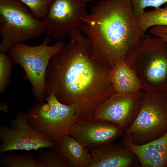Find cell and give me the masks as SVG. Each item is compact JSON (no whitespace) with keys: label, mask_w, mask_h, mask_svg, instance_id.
I'll use <instances>...</instances> for the list:
<instances>
[{"label":"cell","mask_w":167,"mask_h":167,"mask_svg":"<svg viewBox=\"0 0 167 167\" xmlns=\"http://www.w3.org/2000/svg\"><path fill=\"white\" fill-rule=\"evenodd\" d=\"M91 153L92 161L89 167H141L136 155L121 142H112Z\"/></svg>","instance_id":"13"},{"label":"cell","mask_w":167,"mask_h":167,"mask_svg":"<svg viewBox=\"0 0 167 167\" xmlns=\"http://www.w3.org/2000/svg\"><path fill=\"white\" fill-rule=\"evenodd\" d=\"M0 154L16 150H36L55 147L56 143L37 132L30 126L27 113L19 112L10 127H0Z\"/></svg>","instance_id":"9"},{"label":"cell","mask_w":167,"mask_h":167,"mask_svg":"<svg viewBox=\"0 0 167 167\" xmlns=\"http://www.w3.org/2000/svg\"><path fill=\"white\" fill-rule=\"evenodd\" d=\"M45 101L46 103L38 102L28 109L29 122L36 131L56 143L68 134L78 119L74 108L60 102L54 93L46 97Z\"/></svg>","instance_id":"7"},{"label":"cell","mask_w":167,"mask_h":167,"mask_svg":"<svg viewBox=\"0 0 167 167\" xmlns=\"http://www.w3.org/2000/svg\"><path fill=\"white\" fill-rule=\"evenodd\" d=\"M143 91L167 92V43L145 35L128 53L125 59Z\"/></svg>","instance_id":"3"},{"label":"cell","mask_w":167,"mask_h":167,"mask_svg":"<svg viewBox=\"0 0 167 167\" xmlns=\"http://www.w3.org/2000/svg\"><path fill=\"white\" fill-rule=\"evenodd\" d=\"M45 30L43 21L34 17L20 0H0V52L15 44L36 39Z\"/></svg>","instance_id":"4"},{"label":"cell","mask_w":167,"mask_h":167,"mask_svg":"<svg viewBox=\"0 0 167 167\" xmlns=\"http://www.w3.org/2000/svg\"><path fill=\"white\" fill-rule=\"evenodd\" d=\"M71 37L67 45L49 62L45 74V95L47 97L54 93L60 102L73 107L79 119L91 117L95 109L109 98L99 92V87L100 85L113 88L111 72L100 75L111 71L99 74L112 68L99 73L95 66L102 58L92 50L87 38L79 32Z\"/></svg>","instance_id":"1"},{"label":"cell","mask_w":167,"mask_h":167,"mask_svg":"<svg viewBox=\"0 0 167 167\" xmlns=\"http://www.w3.org/2000/svg\"><path fill=\"white\" fill-rule=\"evenodd\" d=\"M50 41V38L47 36L37 46L18 43L7 52L13 64H19L24 70V78L31 84L34 99L38 102H44L46 98L45 77L49 62L65 45L62 40L51 46L49 45Z\"/></svg>","instance_id":"5"},{"label":"cell","mask_w":167,"mask_h":167,"mask_svg":"<svg viewBox=\"0 0 167 167\" xmlns=\"http://www.w3.org/2000/svg\"><path fill=\"white\" fill-rule=\"evenodd\" d=\"M143 91L127 94L113 93L96 109L91 117L113 122L123 132L131 125L139 112Z\"/></svg>","instance_id":"11"},{"label":"cell","mask_w":167,"mask_h":167,"mask_svg":"<svg viewBox=\"0 0 167 167\" xmlns=\"http://www.w3.org/2000/svg\"><path fill=\"white\" fill-rule=\"evenodd\" d=\"M82 31L92 50L112 67L145 36L137 27L131 0H101L88 14Z\"/></svg>","instance_id":"2"},{"label":"cell","mask_w":167,"mask_h":167,"mask_svg":"<svg viewBox=\"0 0 167 167\" xmlns=\"http://www.w3.org/2000/svg\"><path fill=\"white\" fill-rule=\"evenodd\" d=\"M124 132L131 136L132 142L144 144L167 132V92L143 91L138 114Z\"/></svg>","instance_id":"6"},{"label":"cell","mask_w":167,"mask_h":167,"mask_svg":"<svg viewBox=\"0 0 167 167\" xmlns=\"http://www.w3.org/2000/svg\"><path fill=\"white\" fill-rule=\"evenodd\" d=\"M36 161L38 167H70L66 161L55 148L40 150Z\"/></svg>","instance_id":"17"},{"label":"cell","mask_w":167,"mask_h":167,"mask_svg":"<svg viewBox=\"0 0 167 167\" xmlns=\"http://www.w3.org/2000/svg\"><path fill=\"white\" fill-rule=\"evenodd\" d=\"M120 142L139 158L142 167H167V132L161 137L147 143L138 145L131 136L123 132Z\"/></svg>","instance_id":"12"},{"label":"cell","mask_w":167,"mask_h":167,"mask_svg":"<svg viewBox=\"0 0 167 167\" xmlns=\"http://www.w3.org/2000/svg\"><path fill=\"white\" fill-rule=\"evenodd\" d=\"M95 0H83V1L85 2H91L93 1H94Z\"/></svg>","instance_id":"23"},{"label":"cell","mask_w":167,"mask_h":167,"mask_svg":"<svg viewBox=\"0 0 167 167\" xmlns=\"http://www.w3.org/2000/svg\"><path fill=\"white\" fill-rule=\"evenodd\" d=\"M123 132L115 123L90 117L78 120L68 134L91 152L113 142Z\"/></svg>","instance_id":"10"},{"label":"cell","mask_w":167,"mask_h":167,"mask_svg":"<svg viewBox=\"0 0 167 167\" xmlns=\"http://www.w3.org/2000/svg\"><path fill=\"white\" fill-rule=\"evenodd\" d=\"M13 64L10 57L0 52V92H3L9 83L12 66Z\"/></svg>","instance_id":"19"},{"label":"cell","mask_w":167,"mask_h":167,"mask_svg":"<svg viewBox=\"0 0 167 167\" xmlns=\"http://www.w3.org/2000/svg\"><path fill=\"white\" fill-rule=\"evenodd\" d=\"M150 32L152 34L160 37L167 43V26H153L151 29Z\"/></svg>","instance_id":"22"},{"label":"cell","mask_w":167,"mask_h":167,"mask_svg":"<svg viewBox=\"0 0 167 167\" xmlns=\"http://www.w3.org/2000/svg\"><path fill=\"white\" fill-rule=\"evenodd\" d=\"M110 79L115 93L127 94L142 91L136 75L125 60L116 62L111 71Z\"/></svg>","instance_id":"14"},{"label":"cell","mask_w":167,"mask_h":167,"mask_svg":"<svg viewBox=\"0 0 167 167\" xmlns=\"http://www.w3.org/2000/svg\"><path fill=\"white\" fill-rule=\"evenodd\" d=\"M136 24L138 28L144 33L151 27L167 26V6L145 12L140 17L136 19Z\"/></svg>","instance_id":"16"},{"label":"cell","mask_w":167,"mask_h":167,"mask_svg":"<svg viewBox=\"0 0 167 167\" xmlns=\"http://www.w3.org/2000/svg\"><path fill=\"white\" fill-rule=\"evenodd\" d=\"M28 8L35 18L42 19L47 13L53 0H20Z\"/></svg>","instance_id":"20"},{"label":"cell","mask_w":167,"mask_h":167,"mask_svg":"<svg viewBox=\"0 0 167 167\" xmlns=\"http://www.w3.org/2000/svg\"><path fill=\"white\" fill-rule=\"evenodd\" d=\"M133 15L136 19L140 17L145 12L144 9L148 7L154 8L167 2V0H131Z\"/></svg>","instance_id":"21"},{"label":"cell","mask_w":167,"mask_h":167,"mask_svg":"<svg viewBox=\"0 0 167 167\" xmlns=\"http://www.w3.org/2000/svg\"><path fill=\"white\" fill-rule=\"evenodd\" d=\"M83 0H53L42 19L47 34L63 40L82 30L88 14Z\"/></svg>","instance_id":"8"},{"label":"cell","mask_w":167,"mask_h":167,"mask_svg":"<svg viewBox=\"0 0 167 167\" xmlns=\"http://www.w3.org/2000/svg\"><path fill=\"white\" fill-rule=\"evenodd\" d=\"M55 148L65 158L70 167H89L92 162L91 152L68 134L56 143Z\"/></svg>","instance_id":"15"},{"label":"cell","mask_w":167,"mask_h":167,"mask_svg":"<svg viewBox=\"0 0 167 167\" xmlns=\"http://www.w3.org/2000/svg\"><path fill=\"white\" fill-rule=\"evenodd\" d=\"M1 157V161L7 167H38L36 158L31 153H17L13 151L7 152Z\"/></svg>","instance_id":"18"}]
</instances>
